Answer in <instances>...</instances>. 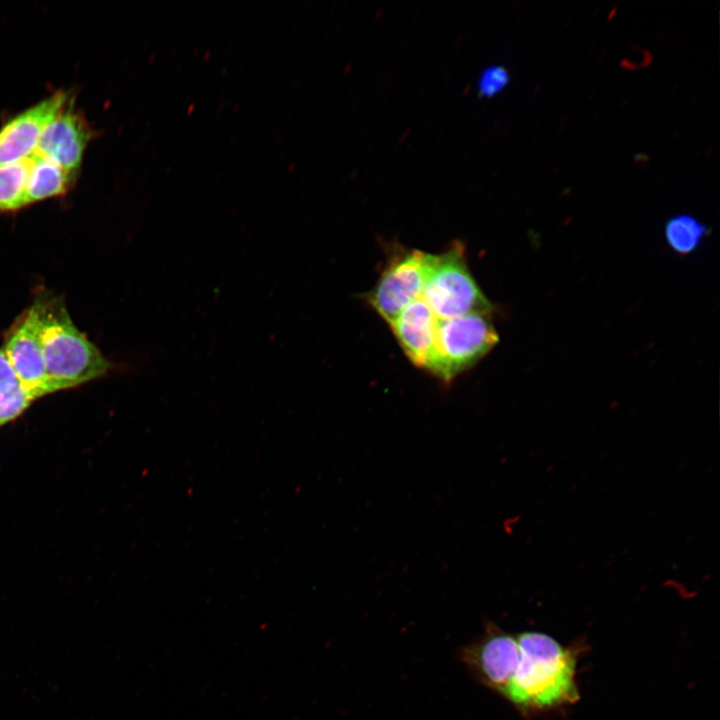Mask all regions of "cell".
Instances as JSON below:
<instances>
[{
  "label": "cell",
  "mask_w": 720,
  "mask_h": 720,
  "mask_svg": "<svg viewBox=\"0 0 720 720\" xmlns=\"http://www.w3.org/2000/svg\"><path fill=\"white\" fill-rule=\"evenodd\" d=\"M516 637L520 658L502 696L527 714L575 702L579 694L572 651L543 633Z\"/></svg>",
  "instance_id": "cell-1"
},
{
  "label": "cell",
  "mask_w": 720,
  "mask_h": 720,
  "mask_svg": "<svg viewBox=\"0 0 720 720\" xmlns=\"http://www.w3.org/2000/svg\"><path fill=\"white\" fill-rule=\"evenodd\" d=\"M46 372L54 392L105 376L113 364L74 325L63 304L36 302Z\"/></svg>",
  "instance_id": "cell-2"
},
{
  "label": "cell",
  "mask_w": 720,
  "mask_h": 720,
  "mask_svg": "<svg viewBox=\"0 0 720 720\" xmlns=\"http://www.w3.org/2000/svg\"><path fill=\"white\" fill-rule=\"evenodd\" d=\"M420 298L439 320L494 309L473 278L459 241L434 255Z\"/></svg>",
  "instance_id": "cell-3"
},
{
  "label": "cell",
  "mask_w": 720,
  "mask_h": 720,
  "mask_svg": "<svg viewBox=\"0 0 720 720\" xmlns=\"http://www.w3.org/2000/svg\"><path fill=\"white\" fill-rule=\"evenodd\" d=\"M491 313L474 312L437 320L435 357L430 374L444 383L471 368L499 342Z\"/></svg>",
  "instance_id": "cell-4"
},
{
  "label": "cell",
  "mask_w": 720,
  "mask_h": 720,
  "mask_svg": "<svg viewBox=\"0 0 720 720\" xmlns=\"http://www.w3.org/2000/svg\"><path fill=\"white\" fill-rule=\"evenodd\" d=\"M434 255L411 249L391 258L366 296L386 323L390 324L408 304L420 298Z\"/></svg>",
  "instance_id": "cell-5"
},
{
  "label": "cell",
  "mask_w": 720,
  "mask_h": 720,
  "mask_svg": "<svg viewBox=\"0 0 720 720\" xmlns=\"http://www.w3.org/2000/svg\"><path fill=\"white\" fill-rule=\"evenodd\" d=\"M460 658L480 683L502 695L516 670L520 648L516 636L488 623L483 635L461 649Z\"/></svg>",
  "instance_id": "cell-6"
},
{
  "label": "cell",
  "mask_w": 720,
  "mask_h": 720,
  "mask_svg": "<svg viewBox=\"0 0 720 720\" xmlns=\"http://www.w3.org/2000/svg\"><path fill=\"white\" fill-rule=\"evenodd\" d=\"M2 348L20 384L34 399L54 392L46 372L36 302L11 331Z\"/></svg>",
  "instance_id": "cell-7"
},
{
  "label": "cell",
  "mask_w": 720,
  "mask_h": 720,
  "mask_svg": "<svg viewBox=\"0 0 720 720\" xmlns=\"http://www.w3.org/2000/svg\"><path fill=\"white\" fill-rule=\"evenodd\" d=\"M68 99L66 92L59 91L8 121L0 130V165L32 157L44 127Z\"/></svg>",
  "instance_id": "cell-8"
},
{
  "label": "cell",
  "mask_w": 720,
  "mask_h": 720,
  "mask_svg": "<svg viewBox=\"0 0 720 720\" xmlns=\"http://www.w3.org/2000/svg\"><path fill=\"white\" fill-rule=\"evenodd\" d=\"M91 138L86 121L68 101L44 127L36 153L75 173Z\"/></svg>",
  "instance_id": "cell-9"
},
{
  "label": "cell",
  "mask_w": 720,
  "mask_h": 720,
  "mask_svg": "<svg viewBox=\"0 0 720 720\" xmlns=\"http://www.w3.org/2000/svg\"><path fill=\"white\" fill-rule=\"evenodd\" d=\"M437 320L428 305L418 298L388 324L409 361L429 373L435 357Z\"/></svg>",
  "instance_id": "cell-10"
},
{
  "label": "cell",
  "mask_w": 720,
  "mask_h": 720,
  "mask_svg": "<svg viewBox=\"0 0 720 720\" xmlns=\"http://www.w3.org/2000/svg\"><path fill=\"white\" fill-rule=\"evenodd\" d=\"M74 175L54 161L35 153L29 159L25 205L65 194L71 187Z\"/></svg>",
  "instance_id": "cell-11"
},
{
  "label": "cell",
  "mask_w": 720,
  "mask_h": 720,
  "mask_svg": "<svg viewBox=\"0 0 720 720\" xmlns=\"http://www.w3.org/2000/svg\"><path fill=\"white\" fill-rule=\"evenodd\" d=\"M710 234V228L695 216L679 213L664 225V238L669 248L680 256L694 253Z\"/></svg>",
  "instance_id": "cell-12"
},
{
  "label": "cell",
  "mask_w": 720,
  "mask_h": 720,
  "mask_svg": "<svg viewBox=\"0 0 720 720\" xmlns=\"http://www.w3.org/2000/svg\"><path fill=\"white\" fill-rule=\"evenodd\" d=\"M29 159L0 165V211L17 210L26 206Z\"/></svg>",
  "instance_id": "cell-13"
},
{
  "label": "cell",
  "mask_w": 720,
  "mask_h": 720,
  "mask_svg": "<svg viewBox=\"0 0 720 720\" xmlns=\"http://www.w3.org/2000/svg\"><path fill=\"white\" fill-rule=\"evenodd\" d=\"M33 400L19 382L0 386V427L20 416Z\"/></svg>",
  "instance_id": "cell-14"
},
{
  "label": "cell",
  "mask_w": 720,
  "mask_h": 720,
  "mask_svg": "<svg viewBox=\"0 0 720 720\" xmlns=\"http://www.w3.org/2000/svg\"><path fill=\"white\" fill-rule=\"evenodd\" d=\"M511 76L507 68L500 64L485 67L477 80L478 98H493L502 93L509 85Z\"/></svg>",
  "instance_id": "cell-15"
},
{
  "label": "cell",
  "mask_w": 720,
  "mask_h": 720,
  "mask_svg": "<svg viewBox=\"0 0 720 720\" xmlns=\"http://www.w3.org/2000/svg\"><path fill=\"white\" fill-rule=\"evenodd\" d=\"M16 382H19V380L3 348H0V386Z\"/></svg>",
  "instance_id": "cell-16"
}]
</instances>
